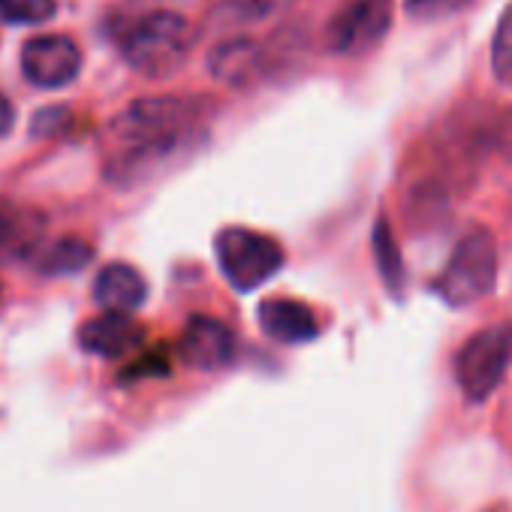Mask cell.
<instances>
[{"mask_svg":"<svg viewBox=\"0 0 512 512\" xmlns=\"http://www.w3.org/2000/svg\"><path fill=\"white\" fill-rule=\"evenodd\" d=\"M202 127V106L181 97L136 100L112 121V163L109 178L133 184L151 169L175 160L196 142Z\"/></svg>","mask_w":512,"mask_h":512,"instance_id":"6da1fadb","label":"cell"},{"mask_svg":"<svg viewBox=\"0 0 512 512\" xmlns=\"http://www.w3.org/2000/svg\"><path fill=\"white\" fill-rule=\"evenodd\" d=\"M190 49H193L190 22L166 10L139 19L121 43L124 61L148 79L172 76L187 61Z\"/></svg>","mask_w":512,"mask_h":512,"instance_id":"7a4b0ae2","label":"cell"},{"mask_svg":"<svg viewBox=\"0 0 512 512\" xmlns=\"http://www.w3.org/2000/svg\"><path fill=\"white\" fill-rule=\"evenodd\" d=\"M497 281V244L488 229H470L452 250L443 275L437 278V296L452 308H467L488 296Z\"/></svg>","mask_w":512,"mask_h":512,"instance_id":"3957f363","label":"cell"},{"mask_svg":"<svg viewBox=\"0 0 512 512\" xmlns=\"http://www.w3.org/2000/svg\"><path fill=\"white\" fill-rule=\"evenodd\" d=\"M214 253L226 281L241 293L260 290L284 266V247L272 235L253 232L244 226H229L217 232Z\"/></svg>","mask_w":512,"mask_h":512,"instance_id":"277c9868","label":"cell"},{"mask_svg":"<svg viewBox=\"0 0 512 512\" xmlns=\"http://www.w3.org/2000/svg\"><path fill=\"white\" fill-rule=\"evenodd\" d=\"M512 362V326L497 323L476 332L455 356V380L470 401H485Z\"/></svg>","mask_w":512,"mask_h":512,"instance_id":"5b68a950","label":"cell"},{"mask_svg":"<svg viewBox=\"0 0 512 512\" xmlns=\"http://www.w3.org/2000/svg\"><path fill=\"white\" fill-rule=\"evenodd\" d=\"M392 28V0H347L326 25V49L332 55H362L374 49Z\"/></svg>","mask_w":512,"mask_h":512,"instance_id":"8992f818","label":"cell"},{"mask_svg":"<svg viewBox=\"0 0 512 512\" xmlns=\"http://www.w3.org/2000/svg\"><path fill=\"white\" fill-rule=\"evenodd\" d=\"M82 70V52L70 37L43 34L25 43L22 49V73L34 88H64Z\"/></svg>","mask_w":512,"mask_h":512,"instance_id":"52a82bcc","label":"cell"},{"mask_svg":"<svg viewBox=\"0 0 512 512\" xmlns=\"http://www.w3.org/2000/svg\"><path fill=\"white\" fill-rule=\"evenodd\" d=\"M178 353L181 359L190 365V368H199V371H217V368H226L235 356V338L232 332L214 320V317H193L181 335V344H178Z\"/></svg>","mask_w":512,"mask_h":512,"instance_id":"ba28073f","label":"cell"},{"mask_svg":"<svg viewBox=\"0 0 512 512\" xmlns=\"http://www.w3.org/2000/svg\"><path fill=\"white\" fill-rule=\"evenodd\" d=\"M142 326L127 311H106L79 329V347L91 356L118 359L142 344Z\"/></svg>","mask_w":512,"mask_h":512,"instance_id":"9c48e42d","label":"cell"},{"mask_svg":"<svg viewBox=\"0 0 512 512\" xmlns=\"http://www.w3.org/2000/svg\"><path fill=\"white\" fill-rule=\"evenodd\" d=\"M260 326L281 344H305L320 332L314 311L296 299H266L260 305Z\"/></svg>","mask_w":512,"mask_h":512,"instance_id":"30bf717a","label":"cell"},{"mask_svg":"<svg viewBox=\"0 0 512 512\" xmlns=\"http://www.w3.org/2000/svg\"><path fill=\"white\" fill-rule=\"evenodd\" d=\"M94 299L106 311H127L130 314V311L145 305L148 284H145V278L133 266L109 263L106 269H100V275L94 281Z\"/></svg>","mask_w":512,"mask_h":512,"instance_id":"8fae6325","label":"cell"},{"mask_svg":"<svg viewBox=\"0 0 512 512\" xmlns=\"http://www.w3.org/2000/svg\"><path fill=\"white\" fill-rule=\"evenodd\" d=\"M208 70L214 79L226 82V85H244L253 79V73L260 70V49L256 43L238 37L229 40L223 46H217L208 58Z\"/></svg>","mask_w":512,"mask_h":512,"instance_id":"7c38bea8","label":"cell"},{"mask_svg":"<svg viewBox=\"0 0 512 512\" xmlns=\"http://www.w3.org/2000/svg\"><path fill=\"white\" fill-rule=\"evenodd\" d=\"M94 260V247L85 241V238H76V235H70V238H61V241H55L43 256H40V272H46V275H76V272H82L88 263Z\"/></svg>","mask_w":512,"mask_h":512,"instance_id":"4fadbf2b","label":"cell"},{"mask_svg":"<svg viewBox=\"0 0 512 512\" xmlns=\"http://www.w3.org/2000/svg\"><path fill=\"white\" fill-rule=\"evenodd\" d=\"M374 250H377V263H380V272H383V281L389 290H401V278H404V269H401V256H398V244H395V235L386 223V217H380L377 229H374Z\"/></svg>","mask_w":512,"mask_h":512,"instance_id":"5bb4252c","label":"cell"},{"mask_svg":"<svg viewBox=\"0 0 512 512\" xmlns=\"http://www.w3.org/2000/svg\"><path fill=\"white\" fill-rule=\"evenodd\" d=\"M491 70L500 85L512 88V4L503 10L491 40Z\"/></svg>","mask_w":512,"mask_h":512,"instance_id":"9a60e30c","label":"cell"},{"mask_svg":"<svg viewBox=\"0 0 512 512\" xmlns=\"http://www.w3.org/2000/svg\"><path fill=\"white\" fill-rule=\"evenodd\" d=\"M58 13V0H0V19L13 25H43Z\"/></svg>","mask_w":512,"mask_h":512,"instance_id":"2e32d148","label":"cell"},{"mask_svg":"<svg viewBox=\"0 0 512 512\" xmlns=\"http://www.w3.org/2000/svg\"><path fill=\"white\" fill-rule=\"evenodd\" d=\"M467 4L470 0H407V13L416 19H443Z\"/></svg>","mask_w":512,"mask_h":512,"instance_id":"e0dca14e","label":"cell"},{"mask_svg":"<svg viewBox=\"0 0 512 512\" xmlns=\"http://www.w3.org/2000/svg\"><path fill=\"white\" fill-rule=\"evenodd\" d=\"M284 4H290V0H232V7L241 19H266Z\"/></svg>","mask_w":512,"mask_h":512,"instance_id":"ac0fdd59","label":"cell"},{"mask_svg":"<svg viewBox=\"0 0 512 512\" xmlns=\"http://www.w3.org/2000/svg\"><path fill=\"white\" fill-rule=\"evenodd\" d=\"M13 124H16V109L4 94H0V136H7L13 130Z\"/></svg>","mask_w":512,"mask_h":512,"instance_id":"d6986e66","label":"cell"},{"mask_svg":"<svg viewBox=\"0 0 512 512\" xmlns=\"http://www.w3.org/2000/svg\"><path fill=\"white\" fill-rule=\"evenodd\" d=\"M7 235H10V220H7L4 214H0V244L7 241Z\"/></svg>","mask_w":512,"mask_h":512,"instance_id":"ffe728a7","label":"cell"}]
</instances>
